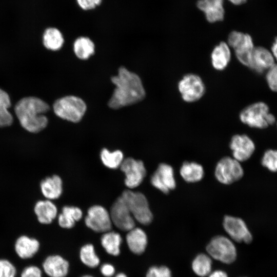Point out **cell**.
Returning a JSON list of instances; mask_svg holds the SVG:
<instances>
[{
    "instance_id": "cell-1",
    "label": "cell",
    "mask_w": 277,
    "mask_h": 277,
    "mask_svg": "<svg viewBox=\"0 0 277 277\" xmlns=\"http://www.w3.org/2000/svg\"><path fill=\"white\" fill-rule=\"evenodd\" d=\"M111 80L115 86L108 103L112 109L132 105L145 97L146 92L139 76L124 67H121L117 74L112 76Z\"/></svg>"
},
{
    "instance_id": "cell-2",
    "label": "cell",
    "mask_w": 277,
    "mask_h": 277,
    "mask_svg": "<svg viewBox=\"0 0 277 277\" xmlns=\"http://www.w3.org/2000/svg\"><path fill=\"white\" fill-rule=\"evenodd\" d=\"M50 109L48 104L39 98L27 96L21 99L14 107L15 114L22 127L31 133H37L47 126L44 115Z\"/></svg>"
},
{
    "instance_id": "cell-3",
    "label": "cell",
    "mask_w": 277,
    "mask_h": 277,
    "mask_svg": "<svg viewBox=\"0 0 277 277\" xmlns=\"http://www.w3.org/2000/svg\"><path fill=\"white\" fill-rule=\"evenodd\" d=\"M239 117L244 124L259 129L266 128L275 122V116L269 112L268 106L262 102L247 106L241 111Z\"/></svg>"
},
{
    "instance_id": "cell-4",
    "label": "cell",
    "mask_w": 277,
    "mask_h": 277,
    "mask_svg": "<svg viewBox=\"0 0 277 277\" xmlns=\"http://www.w3.org/2000/svg\"><path fill=\"white\" fill-rule=\"evenodd\" d=\"M53 110L59 117L73 123H78L83 118L87 106L81 98L68 95L57 99L53 104Z\"/></svg>"
},
{
    "instance_id": "cell-5",
    "label": "cell",
    "mask_w": 277,
    "mask_h": 277,
    "mask_svg": "<svg viewBox=\"0 0 277 277\" xmlns=\"http://www.w3.org/2000/svg\"><path fill=\"white\" fill-rule=\"evenodd\" d=\"M121 196L134 220L144 225L151 223L153 220V214L150 209L148 200L144 194L140 192L126 190Z\"/></svg>"
},
{
    "instance_id": "cell-6",
    "label": "cell",
    "mask_w": 277,
    "mask_h": 277,
    "mask_svg": "<svg viewBox=\"0 0 277 277\" xmlns=\"http://www.w3.org/2000/svg\"><path fill=\"white\" fill-rule=\"evenodd\" d=\"M206 251L210 256L225 264L232 263L237 257L235 246L224 235L212 238L206 246Z\"/></svg>"
},
{
    "instance_id": "cell-7",
    "label": "cell",
    "mask_w": 277,
    "mask_h": 277,
    "mask_svg": "<svg viewBox=\"0 0 277 277\" xmlns=\"http://www.w3.org/2000/svg\"><path fill=\"white\" fill-rule=\"evenodd\" d=\"M227 44L234 50L239 61L248 67L254 48L251 35L240 31H233L228 35Z\"/></svg>"
},
{
    "instance_id": "cell-8",
    "label": "cell",
    "mask_w": 277,
    "mask_h": 277,
    "mask_svg": "<svg viewBox=\"0 0 277 277\" xmlns=\"http://www.w3.org/2000/svg\"><path fill=\"white\" fill-rule=\"evenodd\" d=\"M214 175L220 183L229 185L243 177L244 170L240 162L233 157L225 156L217 162Z\"/></svg>"
},
{
    "instance_id": "cell-9",
    "label": "cell",
    "mask_w": 277,
    "mask_h": 277,
    "mask_svg": "<svg viewBox=\"0 0 277 277\" xmlns=\"http://www.w3.org/2000/svg\"><path fill=\"white\" fill-rule=\"evenodd\" d=\"M178 89L183 100L194 102L200 100L205 92V86L197 75L189 73L185 75L178 83Z\"/></svg>"
},
{
    "instance_id": "cell-10",
    "label": "cell",
    "mask_w": 277,
    "mask_h": 277,
    "mask_svg": "<svg viewBox=\"0 0 277 277\" xmlns=\"http://www.w3.org/2000/svg\"><path fill=\"white\" fill-rule=\"evenodd\" d=\"M85 223L94 231L104 233L110 231L112 224L110 213L105 207L98 205L89 208Z\"/></svg>"
},
{
    "instance_id": "cell-11",
    "label": "cell",
    "mask_w": 277,
    "mask_h": 277,
    "mask_svg": "<svg viewBox=\"0 0 277 277\" xmlns=\"http://www.w3.org/2000/svg\"><path fill=\"white\" fill-rule=\"evenodd\" d=\"M120 168L125 175V184L131 189L138 187L146 175L144 163L132 157L124 159Z\"/></svg>"
},
{
    "instance_id": "cell-12",
    "label": "cell",
    "mask_w": 277,
    "mask_h": 277,
    "mask_svg": "<svg viewBox=\"0 0 277 277\" xmlns=\"http://www.w3.org/2000/svg\"><path fill=\"white\" fill-rule=\"evenodd\" d=\"M110 215L112 224L121 230L129 231L135 227V220L121 196L112 205Z\"/></svg>"
},
{
    "instance_id": "cell-13",
    "label": "cell",
    "mask_w": 277,
    "mask_h": 277,
    "mask_svg": "<svg viewBox=\"0 0 277 277\" xmlns=\"http://www.w3.org/2000/svg\"><path fill=\"white\" fill-rule=\"evenodd\" d=\"M224 230L234 241L250 244L253 240L252 235L244 221L238 217L225 215L223 221Z\"/></svg>"
},
{
    "instance_id": "cell-14",
    "label": "cell",
    "mask_w": 277,
    "mask_h": 277,
    "mask_svg": "<svg viewBox=\"0 0 277 277\" xmlns=\"http://www.w3.org/2000/svg\"><path fill=\"white\" fill-rule=\"evenodd\" d=\"M174 170L171 166L161 163L151 176L150 182L153 186L167 194L176 187Z\"/></svg>"
},
{
    "instance_id": "cell-15",
    "label": "cell",
    "mask_w": 277,
    "mask_h": 277,
    "mask_svg": "<svg viewBox=\"0 0 277 277\" xmlns=\"http://www.w3.org/2000/svg\"><path fill=\"white\" fill-rule=\"evenodd\" d=\"M230 148L233 157L242 162L250 158L255 150L253 141L246 134H235L230 141Z\"/></svg>"
},
{
    "instance_id": "cell-16",
    "label": "cell",
    "mask_w": 277,
    "mask_h": 277,
    "mask_svg": "<svg viewBox=\"0 0 277 277\" xmlns=\"http://www.w3.org/2000/svg\"><path fill=\"white\" fill-rule=\"evenodd\" d=\"M275 64L271 52L264 47H254L248 67L258 74L266 72Z\"/></svg>"
},
{
    "instance_id": "cell-17",
    "label": "cell",
    "mask_w": 277,
    "mask_h": 277,
    "mask_svg": "<svg viewBox=\"0 0 277 277\" xmlns=\"http://www.w3.org/2000/svg\"><path fill=\"white\" fill-rule=\"evenodd\" d=\"M224 0H199L196 6L205 14L209 23L222 21L224 18Z\"/></svg>"
},
{
    "instance_id": "cell-18",
    "label": "cell",
    "mask_w": 277,
    "mask_h": 277,
    "mask_svg": "<svg viewBox=\"0 0 277 277\" xmlns=\"http://www.w3.org/2000/svg\"><path fill=\"white\" fill-rule=\"evenodd\" d=\"M43 267L50 277H65L68 272L69 263L60 255H51L44 261Z\"/></svg>"
},
{
    "instance_id": "cell-19",
    "label": "cell",
    "mask_w": 277,
    "mask_h": 277,
    "mask_svg": "<svg viewBox=\"0 0 277 277\" xmlns=\"http://www.w3.org/2000/svg\"><path fill=\"white\" fill-rule=\"evenodd\" d=\"M126 240L131 251L138 255L145 251L148 243L146 233L138 227H134L128 231Z\"/></svg>"
},
{
    "instance_id": "cell-20",
    "label": "cell",
    "mask_w": 277,
    "mask_h": 277,
    "mask_svg": "<svg viewBox=\"0 0 277 277\" xmlns=\"http://www.w3.org/2000/svg\"><path fill=\"white\" fill-rule=\"evenodd\" d=\"M41 192L47 200H55L60 197L63 191V182L57 175L48 176L40 184Z\"/></svg>"
},
{
    "instance_id": "cell-21",
    "label": "cell",
    "mask_w": 277,
    "mask_h": 277,
    "mask_svg": "<svg viewBox=\"0 0 277 277\" xmlns=\"http://www.w3.org/2000/svg\"><path fill=\"white\" fill-rule=\"evenodd\" d=\"M34 211L38 222L43 224H50L57 213L55 205L47 199L37 201L35 204Z\"/></svg>"
},
{
    "instance_id": "cell-22",
    "label": "cell",
    "mask_w": 277,
    "mask_h": 277,
    "mask_svg": "<svg viewBox=\"0 0 277 277\" xmlns=\"http://www.w3.org/2000/svg\"><path fill=\"white\" fill-rule=\"evenodd\" d=\"M231 59V52L227 43L221 42L213 48L211 54L213 67L219 71L225 69Z\"/></svg>"
},
{
    "instance_id": "cell-23",
    "label": "cell",
    "mask_w": 277,
    "mask_h": 277,
    "mask_svg": "<svg viewBox=\"0 0 277 277\" xmlns=\"http://www.w3.org/2000/svg\"><path fill=\"white\" fill-rule=\"evenodd\" d=\"M39 247V243L36 239L26 235L19 236L15 244L16 253L23 259L32 257L37 252Z\"/></svg>"
},
{
    "instance_id": "cell-24",
    "label": "cell",
    "mask_w": 277,
    "mask_h": 277,
    "mask_svg": "<svg viewBox=\"0 0 277 277\" xmlns=\"http://www.w3.org/2000/svg\"><path fill=\"white\" fill-rule=\"evenodd\" d=\"M180 175L188 183H196L204 177V170L203 166L194 162H185L181 167Z\"/></svg>"
},
{
    "instance_id": "cell-25",
    "label": "cell",
    "mask_w": 277,
    "mask_h": 277,
    "mask_svg": "<svg viewBox=\"0 0 277 277\" xmlns=\"http://www.w3.org/2000/svg\"><path fill=\"white\" fill-rule=\"evenodd\" d=\"M83 215L82 210L75 206H65L58 217L59 225L64 228L70 229L74 227L75 222L80 221Z\"/></svg>"
},
{
    "instance_id": "cell-26",
    "label": "cell",
    "mask_w": 277,
    "mask_h": 277,
    "mask_svg": "<svg viewBox=\"0 0 277 277\" xmlns=\"http://www.w3.org/2000/svg\"><path fill=\"white\" fill-rule=\"evenodd\" d=\"M64 42L62 32L56 28H47L43 35V43L44 46L52 51L60 50Z\"/></svg>"
},
{
    "instance_id": "cell-27",
    "label": "cell",
    "mask_w": 277,
    "mask_h": 277,
    "mask_svg": "<svg viewBox=\"0 0 277 277\" xmlns=\"http://www.w3.org/2000/svg\"><path fill=\"white\" fill-rule=\"evenodd\" d=\"M101 241L103 247L108 253L114 256L120 254L122 239L118 233L110 231L105 232Z\"/></svg>"
},
{
    "instance_id": "cell-28",
    "label": "cell",
    "mask_w": 277,
    "mask_h": 277,
    "mask_svg": "<svg viewBox=\"0 0 277 277\" xmlns=\"http://www.w3.org/2000/svg\"><path fill=\"white\" fill-rule=\"evenodd\" d=\"M73 50L78 58L81 60H87L94 54L95 46L89 37L81 36L74 41Z\"/></svg>"
},
{
    "instance_id": "cell-29",
    "label": "cell",
    "mask_w": 277,
    "mask_h": 277,
    "mask_svg": "<svg viewBox=\"0 0 277 277\" xmlns=\"http://www.w3.org/2000/svg\"><path fill=\"white\" fill-rule=\"evenodd\" d=\"M191 267L196 275L204 277L211 272L212 260L209 255L200 253L192 261Z\"/></svg>"
},
{
    "instance_id": "cell-30",
    "label": "cell",
    "mask_w": 277,
    "mask_h": 277,
    "mask_svg": "<svg viewBox=\"0 0 277 277\" xmlns=\"http://www.w3.org/2000/svg\"><path fill=\"white\" fill-rule=\"evenodd\" d=\"M11 105L9 95L0 88V127L9 126L13 123V116L8 111Z\"/></svg>"
},
{
    "instance_id": "cell-31",
    "label": "cell",
    "mask_w": 277,
    "mask_h": 277,
    "mask_svg": "<svg viewBox=\"0 0 277 277\" xmlns=\"http://www.w3.org/2000/svg\"><path fill=\"white\" fill-rule=\"evenodd\" d=\"M100 157L103 164L108 168L116 169L120 167L124 161V154L120 150L110 151L103 148L101 152Z\"/></svg>"
},
{
    "instance_id": "cell-32",
    "label": "cell",
    "mask_w": 277,
    "mask_h": 277,
    "mask_svg": "<svg viewBox=\"0 0 277 277\" xmlns=\"http://www.w3.org/2000/svg\"><path fill=\"white\" fill-rule=\"evenodd\" d=\"M80 256L82 263L89 267L95 268L100 264V259L96 254L92 244L83 246L81 249Z\"/></svg>"
},
{
    "instance_id": "cell-33",
    "label": "cell",
    "mask_w": 277,
    "mask_h": 277,
    "mask_svg": "<svg viewBox=\"0 0 277 277\" xmlns=\"http://www.w3.org/2000/svg\"><path fill=\"white\" fill-rule=\"evenodd\" d=\"M261 164L271 172L277 171V150H266L262 158Z\"/></svg>"
},
{
    "instance_id": "cell-34",
    "label": "cell",
    "mask_w": 277,
    "mask_h": 277,
    "mask_svg": "<svg viewBox=\"0 0 277 277\" xmlns=\"http://www.w3.org/2000/svg\"><path fill=\"white\" fill-rule=\"evenodd\" d=\"M146 277H172V272L166 266H153L149 268Z\"/></svg>"
},
{
    "instance_id": "cell-35",
    "label": "cell",
    "mask_w": 277,
    "mask_h": 277,
    "mask_svg": "<svg viewBox=\"0 0 277 277\" xmlns=\"http://www.w3.org/2000/svg\"><path fill=\"white\" fill-rule=\"evenodd\" d=\"M266 80L269 88L277 92V64H274L266 73Z\"/></svg>"
},
{
    "instance_id": "cell-36",
    "label": "cell",
    "mask_w": 277,
    "mask_h": 277,
    "mask_svg": "<svg viewBox=\"0 0 277 277\" xmlns=\"http://www.w3.org/2000/svg\"><path fill=\"white\" fill-rule=\"evenodd\" d=\"M16 269L9 261L0 260V277H15Z\"/></svg>"
},
{
    "instance_id": "cell-37",
    "label": "cell",
    "mask_w": 277,
    "mask_h": 277,
    "mask_svg": "<svg viewBox=\"0 0 277 277\" xmlns=\"http://www.w3.org/2000/svg\"><path fill=\"white\" fill-rule=\"evenodd\" d=\"M103 0H76L78 6L83 10L94 9L100 6Z\"/></svg>"
},
{
    "instance_id": "cell-38",
    "label": "cell",
    "mask_w": 277,
    "mask_h": 277,
    "mask_svg": "<svg viewBox=\"0 0 277 277\" xmlns=\"http://www.w3.org/2000/svg\"><path fill=\"white\" fill-rule=\"evenodd\" d=\"M21 277H42V271L37 266H30L23 270Z\"/></svg>"
},
{
    "instance_id": "cell-39",
    "label": "cell",
    "mask_w": 277,
    "mask_h": 277,
    "mask_svg": "<svg viewBox=\"0 0 277 277\" xmlns=\"http://www.w3.org/2000/svg\"><path fill=\"white\" fill-rule=\"evenodd\" d=\"M101 271L105 276L110 277L114 274L115 269L111 264H104L101 268Z\"/></svg>"
},
{
    "instance_id": "cell-40",
    "label": "cell",
    "mask_w": 277,
    "mask_h": 277,
    "mask_svg": "<svg viewBox=\"0 0 277 277\" xmlns=\"http://www.w3.org/2000/svg\"><path fill=\"white\" fill-rule=\"evenodd\" d=\"M208 277H228V276L226 272L221 270H217L211 272Z\"/></svg>"
},
{
    "instance_id": "cell-41",
    "label": "cell",
    "mask_w": 277,
    "mask_h": 277,
    "mask_svg": "<svg viewBox=\"0 0 277 277\" xmlns=\"http://www.w3.org/2000/svg\"><path fill=\"white\" fill-rule=\"evenodd\" d=\"M271 52L274 60L277 61V36L275 37L271 45Z\"/></svg>"
},
{
    "instance_id": "cell-42",
    "label": "cell",
    "mask_w": 277,
    "mask_h": 277,
    "mask_svg": "<svg viewBox=\"0 0 277 277\" xmlns=\"http://www.w3.org/2000/svg\"><path fill=\"white\" fill-rule=\"evenodd\" d=\"M235 5H241L247 2V0H228Z\"/></svg>"
},
{
    "instance_id": "cell-43",
    "label": "cell",
    "mask_w": 277,
    "mask_h": 277,
    "mask_svg": "<svg viewBox=\"0 0 277 277\" xmlns=\"http://www.w3.org/2000/svg\"><path fill=\"white\" fill-rule=\"evenodd\" d=\"M115 277H127L126 274L123 273H120L117 274Z\"/></svg>"
},
{
    "instance_id": "cell-44",
    "label": "cell",
    "mask_w": 277,
    "mask_h": 277,
    "mask_svg": "<svg viewBox=\"0 0 277 277\" xmlns=\"http://www.w3.org/2000/svg\"><path fill=\"white\" fill-rule=\"evenodd\" d=\"M81 277H93L92 276H91V275H83Z\"/></svg>"
},
{
    "instance_id": "cell-45",
    "label": "cell",
    "mask_w": 277,
    "mask_h": 277,
    "mask_svg": "<svg viewBox=\"0 0 277 277\" xmlns=\"http://www.w3.org/2000/svg\"><path fill=\"white\" fill-rule=\"evenodd\" d=\"M276 125H277V124H276Z\"/></svg>"
}]
</instances>
